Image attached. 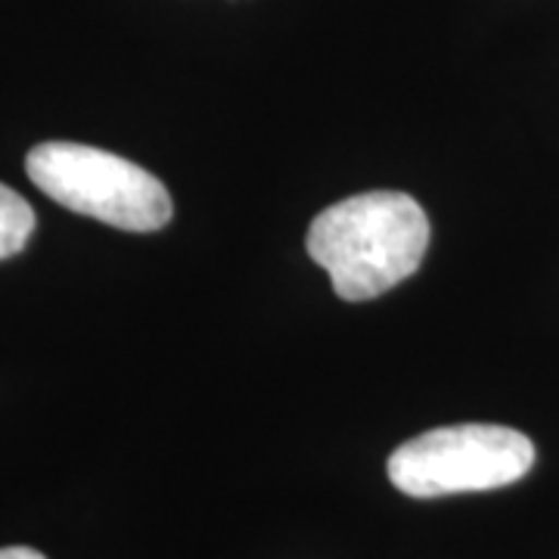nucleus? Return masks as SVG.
Returning <instances> with one entry per match:
<instances>
[{
  "label": "nucleus",
  "mask_w": 559,
  "mask_h": 559,
  "mask_svg": "<svg viewBox=\"0 0 559 559\" xmlns=\"http://www.w3.org/2000/svg\"><path fill=\"white\" fill-rule=\"evenodd\" d=\"M429 249V218L414 197L373 190L326 205L308 227V255L326 267L345 301L377 299L417 274Z\"/></svg>",
  "instance_id": "f257e3e1"
},
{
  "label": "nucleus",
  "mask_w": 559,
  "mask_h": 559,
  "mask_svg": "<svg viewBox=\"0 0 559 559\" xmlns=\"http://www.w3.org/2000/svg\"><path fill=\"white\" fill-rule=\"evenodd\" d=\"M25 171L40 193L103 224L131 234L162 230L171 215V193L138 162L87 143L50 140L25 156Z\"/></svg>",
  "instance_id": "f03ea898"
},
{
  "label": "nucleus",
  "mask_w": 559,
  "mask_h": 559,
  "mask_svg": "<svg viewBox=\"0 0 559 559\" xmlns=\"http://www.w3.org/2000/svg\"><path fill=\"white\" fill-rule=\"evenodd\" d=\"M535 466V444L510 426L463 423L429 429L389 457V479L407 498L495 491Z\"/></svg>",
  "instance_id": "7ed1b4c3"
},
{
  "label": "nucleus",
  "mask_w": 559,
  "mask_h": 559,
  "mask_svg": "<svg viewBox=\"0 0 559 559\" xmlns=\"http://www.w3.org/2000/svg\"><path fill=\"white\" fill-rule=\"evenodd\" d=\"M35 234V212L16 190L0 183V261L13 259Z\"/></svg>",
  "instance_id": "20e7f679"
},
{
  "label": "nucleus",
  "mask_w": 559,
  "mask_h": 559,
  "mask_svg": "<svg viewBox=\"0 0 559 559\" xmlns=\"http://www.w3.org/2000/svg\"><path fill=\"white\" fill-rule=\"evenodd\" d=\"M0 559H47L32 547H0Z\"/></svg>",
  "instance_id": "39448f33"
}]
</instances>
